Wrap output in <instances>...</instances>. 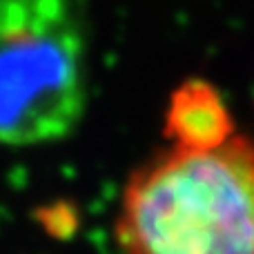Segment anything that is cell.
I'll list each match as a JSON object with an SVG mask.
<instances>
[{
    "instance_id": "cell-1",
    "label": "cell",
    "mask_w": 254,
    "mask_h": 254,
    "mask_svg": "<svg viewBox=\"0 0 254 254\" xmlns=\"http://www.w3.org/2000/svg\"><path fill=\"white\" fill-rule=\"evenodd\" d=\"M114 232L123 254H254V140L158 152L127 179Z\"/></svg>"
},
{
    "instance_id": "cell-2",
    "label": "cell",
    "mask_w": 254,
    "mask_h": 254,
    "mask_svg": "<svg viewBox=\"0 0 254 254\" xmlns=\"http://www.w3.org/2000/svg\"><path fill=\"white\" fill-rule=\"evenodd\" d=\"M87 107V38L74 0H0V145L69 136Z\"/></svg>"
},
{
    "instance_id": "cell-3",
    "label": "cell",
    "mask_w": 254,
    "mask_h": 254,
    "mask_svg": "<svg viewBox=\"0 0 254 254\" xmlns=\"http://www.w3.org/2000/svg\"><path fill=\"white\" fill-rule=\"evenodd\" d=\"M234 134L232 114L212 83L192 78L174 89L163 125L170 147L205 152L221 147Z\"/></svg>"
}]
</instances>
